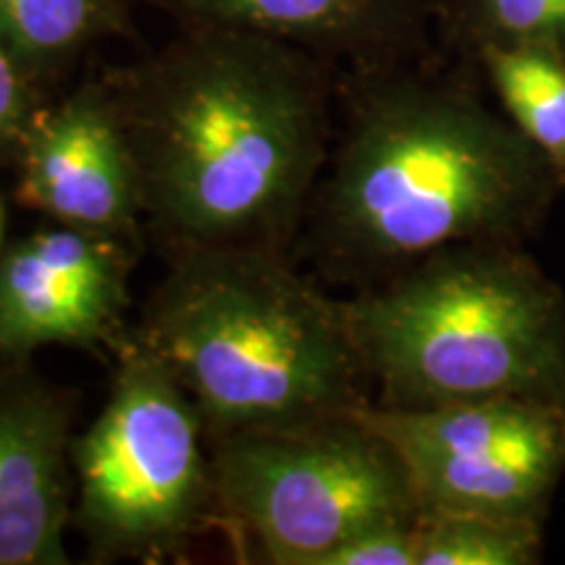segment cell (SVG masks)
<instances>
[{
    "label": "cell",
    "mask_w": 565,
    "mask_h": 565,
    "mask_svg": "<svg viewBox=\"0 0 565 565\" xmlns=\"http://www.w3.org/2000/svg\"><path fill=\"white\" fill-rule=\"evenodd\" d=\"M141 215L175 249H278L322 179L312 82L267 38L231 32L173 55L116 105Z\"/></svg>",
    "instance_id": "1"
},
{
    "label": "cell",
    "mask_w": 565,
    "mask_h": 565,
    "mask_svg": "<svg viewBox=\"0 0 565 565\" xmlns=\"http://www.w3.org/2000/svg\"><path fill=\"white\" fill-rule=\"evenodd\" d=\"M561 192L545 154L471 92L391 82L317 183V236L335 270L385 280L445 246L524 244Z\"/></svg>",
    "instance_id": "2"
},
{
    "label": "cell",
    "mask_w": 565,
    "mask_h": 565,
    "mask_svg": "<svg viewBox=\"0 0 565 565\" xmlns=\"http://www.w3.org/2000/svg\"><path fill=\"white\" fill-rule=\"evenodd\" d=\"M139 341L171 366L212 435L364 406L343 301L294 273L278 249L179 252Z\"/></svg>",
    "instance_id": "3"
},
{
    "label": "cell",
    "mask_w": 565,
    "mask_h": 565,
    "mask_svg": "<svg viewBox=\"0 0 565 565\" xmlns=\"http://www.w3.org/2000/svg\"><path fill=\"white\" fill-rule=\"evenodd\" d=\"M343 309L380 406L500 395L565 406V294L524 244L445 246Z\"/></svg>",
    "instance_id": "4"
},
{
    "label": "cell",
    "mask_w": 565,
    "mask_h": 565,
    "mask_svg": "<svg viewBox=\"0 0 565 565\" xmlns=\"http://www.w3.org/2000/svg\"><path fill=\"white\" fill-rule=\"evenodd\" d=\"M215 492L275 565H322L353 534L422 511L412 471L359 406L215 435Z\"/></svg>",
    "instance_id": "5"
},
{
    "label": "cell",
    "mask_w": 565,
    "mask_h": 565,
    "mask_svg": "<svg viewBox=\"0 0 565 565\" xmlns=\"http://www.w3.org/2000/svg\"><path fill=\"white\" fill-rule=\"evenodd\" d=\"M204 419L145 343L126 351L100 416L74 437V524L113 557H162L200 526L215 492Z\"/></svg>",
    "instance_id": "6"
},
{
    "label": "cell",
    "mask_w": 565,
    "mask_h": 565,
    "mask_svg": "<svg viewBox=\"0 0 565 565\" xmlns=\"http://www.w3.org/2000/svg\"><path fill=\"white\" fill-rule=\"evenodd\" d=\"M398 450L422 508L542 521L565 477V406L479 398L435 408L359 406Z\"/></svg>",
    "instance_id": "7"
},
{
    "label": "cell",
    "mask_w": 565,
    "mask_h": 565,
    "mask_svg": "<svg viewBox=\"0 0 565 565\" xmlns=\"http://www.w3.org/2000/svg\"><path fill=\"white\" fill-rule=\"evenodd\" d=\"M126 238L58 225L0 254V353L110 341L129 307Z\"/></svg>",
    "instance_id": "8"
},
{
    "label": "cell",
    "mask_w": 565,
    "mask_h": 565,
    "mask_svg": "<svg viewBox=\"0 0 565 565\" xmlns=\"http://www.w3.org/2000/svg\"><path fill=\"white\" fill-rule=\"evenodd\" d=\"M19 194L61 225L126 238L141 202L116 105L76 95L34 118L21 145Z\"/></svg>",
    "instance_id": "9"
},
{
    "label": "cell",
    "mask_w": 565,
    "mask_h": 565,
    "mask_svg": "<svg viewBox=\"0 0 565 565\" xmlns=\"http://www.w3.org/2000/svg\"><path fill=\"white\" fill-rule=\"evenodd\" d=\"M74 437L68 406L53 391L0 385V565L68 563Z\"/></svg>",
    "instance_id": "10"
},
{
    "label": "cell",
    "mask_w": 565,
    "mask_h": 565,
    "mask_svg": "<svg viewBox=\"0 0 565 565\" xmlns=\"http://www.w3.org/2000/svg\"><path fill=\"white\" fill-rule=\"evenodd\" d=\"M186 11L231 32L320 42L372 40L385 30L393 0H179Z\"/></svg>",
    "instance_id": "11"
},
{
    "label": "cell",
    "mask_w": 565,
    "mask_h": 565,
    "mask_svg": "<svg viewBox=\"0 0 565 565\" xmlns=\"http://www.w3.org/2000/svg\"><path fill=\"white\" fill-rule=\"evenodd\" d=\"M508 121L545 154L565 189V63L534 47H479Z\"/></svg>",
    "instance_id": "12"
},
{
    "label": "cell",
    "mask_w": 565,
    "mask_h": 565,
    "mask_svg": "<svg viewBox=\"0 0 565 565\" xmlns=\"http://www.w3.org/2000/svg\"><path fill=\"white\" fill-rule=\"evenodd\" d=\"M542 521L422 508L416 565H536L545 561Z\"/></svg>",
    "instance_id": "13"
},
{
    "label": "cell",
    "mask_w": 565,
    "mask_h": 565,
    "mask_svg": "<svg viewBox=\"0 0 565 565\" xmlns=\"http://www.w3.org/2000/svg\"><path fill=\"white\" fill-rule=\"evenodd\" d=\"M113 11L116 0H0V38L32 68L79 51Z\"/></svg>",
    "instance_id": "14"
},
{
    "label": "cell",
    "mask_w": 565,
    "mask_h": 565,
    "mask_svg": "<svg viewBox=\"0 0 565 565\" xmlns=\"http://www.w3.org/2000/svg\"><path fill=\"white\" fill-rule=\"evenodd\" d=\"M461 24L479 47H534L565 63V0H458Z\"/></svg>",
    "instance_id": "15"
},
{
    "label": "cell",
    "mask_w": 565,
    "mask_h": 565,
    "mask_svg": "<svg viewBox=\"0 0 565 565\" xmlns=\"http://www.w3.org/2000/svg\"><path fill=\"white\" fill-rule=\"evenodd\" d=\"M416 519L383 521L364 529L338 545L322 565H416L419 561Z\"/></svg>",
    "instance_id": "16"
},
{
    "label": "cell",
    "mask_w": 565,
    "mask_h": 565,
    "mask_svg": "<svg viewBox=\"0 0 565 565\" xmlns=\"http://www.w3.org/2000/svg\"><path fill=\"white\" fill-rule=\"evenodd\" d=\"M26 66L0 38V147L24 145L34 124Z\"/></svg>",
    "instance_id": "17"
},
{
    "label": "cell",
    "mask_w": 565,
    "mask_h": 565,
    "mask_svg": "<svg viewBox=\"0 0 565 565\" xmlns=\"http://www.w3.org/2000/svg\"><path fill=\"white\" fill-rule=\"evenodd\" d=\"M0 236H3V212H0Z\"/></svg>",
    "instance_id": "18"
}]
</instances>
